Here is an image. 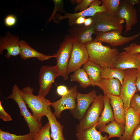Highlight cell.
Listing matches in <instances>:
<instances>
[{
    "instance_id": "6da1fadb",
    "label": "cell",
    "mask_w": 140,
    "mask_h": 140,
    "mask_svg": "<svg viewBox=\"0 0 140 140\" xmlns=\"http://www.w3.org/2000/svg\"><path fill=\"white\" fill-rule=\"evenodd\" d=\"M89 55V60L102 68L113 67L119 53L115 48L102 45L93 41L85 45Z\"/></svg>"
},
{
    "instance_id": "7a4b0ae2",
    "label": "cell",
    "mask_w": 140,
    "mask_h": 140,
    "mask_svg": "<svg viewBox=\"0 0 140 140\" xmlns=\"http://www.w3.org/2000/svg\"><path fill=\"white\" fill-rule=\"evenodd\" d=\"M24 102L32 112V115L39 122L41 123L42 117L46 116L51 102L45 98H42L33 94V88L28 86L21 90Z\"/></svg>"
},
{
    "instance_id": "3957f363",
    "label": "cell",
    "mask_w": 140,
    "mask_h": 140,
    "mask_svg": "<svg viewBox=\"0 0 140 140\" xmlns=\"http://www.w3.org/2000/svg\"><path fill=\"white\" fill-rule=\"evenodd\" d=\"M104 106L103 96L97 95L83 118L76 127V132H82L97 124Z\"/></svg>"
},
{
    "instance_id": "277c9868",
    "label": "cell",
    "mask_w": 140,
    "mask_h": 140,
    "mask_svg": "<svg viewBox=\"0 0 140 140\" xmlns=\"http://www.w3.org/2000/svg\"><path fill=\"white\" fill-rule=\"evenodd\" d=\"M12 99L17 103L20 109V115L22 116L29 128L30 133L36 134L42 127L41 123L38 122L29 112L23 98L21 90L16 84L12 88V94L5 99Z\"/></svg>"
},
{
    "instance_id": "5b68a950",
    "label": "cell",
    "mask_w": 140,
    "mask_h": 140,
    "mask_svg": "<svg viewBox=\"0 0 140 140\" xmlns=\"http://www.w3.org/2000/svg\"><path fill=\"white\" fill-rule=\"evenodd\" d=\"M74 41L70 36L66 37L60 45L56 53L53 55L56 59V66L59 76H62L65 80L68 78V67Z\"/></svg>"
},
{
    "instance_id": "8992f818",
    "label": "cell",
    "mask_w": 140,
    "mask_h": 140,
    "mask_svg": "<svg viewBox=\"0 0 140 140\" xmlns=\"http://www.w3.org/2000/svg\"><path fill=\"white\" fill-rule=\"evenodd\" d=\"M95 32H105L113 30L122 31L124 20L107 12L96 13L92 17Z\"/></svg>"
},
{
    "instance_id": "52a82bcc",
    "label": "cell",
    "mask_w": 140,
    "mask_h": 140,
    "mask_svg": "<svg viewBox=\"0 0 140 140\" xmlns=\"http://www.w3.org/2000/svg\"><path fill=\"white\" fill-rule=\"evenodd\" d=\"M137 69H131L125 70V75L119 95L122 100L124 107L127 109L130 107L132 99L137 89L136 85Z\"/></svg>"
},
{
    "instance_id": "ba28073f",
    "label": "cell",
    "mask_w": 140,
    "mask_h": 140,
    "mask_svg": "<svg viewBox=\"0 0 140 140\" xmlns=\"http://www.w3.org/2000/svg\"><path fill=\"white\" fill-rule=\"evenodd\" d=\"M89 59L85 45L78 41L74 40L68 67L69 74L80 68Z\"/></svg>"
},
{
    "instance_id": "9c48e42d",
    "label": "cell",
    "mask_w": 140,
    "mask_h": 140,
    "mask_svg": "<svg viewBox=\"0 0 140 140\" xmlns=\"http://www.w3.org/2000/svg\"><path fill=\"white\" fill-rule=\"evenodd\" d=\"M59 76L56 66H43L39 72V89L38 96L45 98L49 92L55 79Z\"/></svg>"
},
{
    "instance_id": "30bf717a",
    "label": "cell",
    "mask_w": 140,
    "mask_h": 140,
    "mask_svg": "<svg viewBox=\"0 0 140 140\" xmlns=\"http://www.w3.org/2000/svg\"><path fill=\"white\" fill-rule=\"evenodd\" d=\"M122 31L114 30L105 32H95L94 41L108 44L115 47L122 45L132 41L140 35V32L133 36L125 37L121 35Z\"/></svg>"
},
{
    "instance_id": "8fae6325",
    "label": "cell",
    "mask_w": 140,
    "mask_h": 140,
    "mask_svg": "<svg viewBox=\"0 0 140 140\" xmlns=\"http://www.w3.org/2000/svg\"><path fill=\"white\" fill-rule=\"evenodd\" d=\"M78 93L77 87L75 86L71 87L68 93L62 96L60 99L55 102H51L50 106L54 109L53 113L57 118L60 117L61 113L63 111L67 109L72 111L75 108Z\"/></svg>"
},
{
    "instance_id": "7c38bea8",
    "label": "cell",
    "mask_w": 140,
    "mask_h": 140,
    "mask_svg": "<svg viewBox=\"0 0 140 140\" xmlns=\"http://www.w3.org/2000/svg\"><path fill=\"white\" fill-rule=\"evenodd\" d=\"M101 3V2L99 0H94L90 6L83 11L76 13H69L65 12L63 16L59 13L57 14L55 19V18H57L60 21L65 19L68 18L70 23L75 24L76 20L79 17H92L97 13L107 12L105 5L102 3V5H100Z\"/></svg>"
},
{
    "instance_id": "4fadbf2b",
    "label": "cell",
    "mask_w": 140,
    "mask_h": 140,
    "mask_svg": "<svg viewBox=\"0 0 140 140\" xmlns=\"http://www.w3.org/2000/svg\"><path fill=\"white\" fill-rule=\"evenodd\" d=\"M116 16L125 21V29L124 35L137 22V10L134 5L130 4L127 0L121 1Z\"/></svg>"
},
{
    "instance_id": "5bb4252c",
    "label": "cell",
    "mask_w": 140,
    "mask_h": 140,
    "mask_svg": "<svg viewBox=\"0 0 140 140\" xmlns=\"http://www.w3.org/2000/svg\"><path fill=\"white\" fill-rule=\"evenodd\" d=\"M96 92L93 90L86 94L78 92L76 97L77 103L75 108L70 111L74 117L79 121L83 118L90 104L96 96Z\"/></svg>"
},
{
    "instance_id": "9a60e30c",
    "label": "cell",
    "mask_w": 140,
    "mask_h": 140,
    "mask_svg": "<svg viewBox=\"0 0 140 140\" xmlns=\"http://www.w3.org/2000/svg\"><path fill=\"white\" fill-rule=\"evenodd\" d=\"M113 67L124 70L140 69V53L124 51L119 53Z\"/></svg>"
},
{
    "instance_id": "2e32d148",
    "label": "cell",
    "mask_w": 140,
    "mask_h": 140,
    "mask_svg": "<svg viewBox=\"0 0 140 140\" xmlns=\"http://www.w3.org/2000/svg\"><path fill=\"white\" fill-rule=\"evenodd\" d=\"M19 42L18 36L8 33L5 36L0 38V54H3V51L5 49L7 53L5 56L8 58H10L11 56H16L19 55Z\"/></svg>"
},
{
    "instance_id": "e0dca14e",
    "label": "cell",
    "mask_w": 140,
    "mask_h": 140,
    "mask_svg": "<svg viewBox=\"0 0 140 140\" xmlns=\"http://www.w3.org/2000/svg\"><path fill=\"white\" fill-rule=\"evenodd\" d=\"M140 123L139 115L131 107L126 109L124 134L118 140H130L135 129Z\"/></svg>"
},
{
    "instance_id": "ac0fdd59",
    "label": "cell",
    "mask_w": 140,
    "mask_h": 140,
    "mask_svg": "<svg viewBox=\"0 0 140 140\" xmlns=\"http://www.w3.org/2000/svg\"><path fill=\"white\" fill-rule=\"evenodd\" d=\"M107 95L110 100L115 120L124 126L126 109L122 100L119 96L110 94Z\"/></svg>"
},
{
    "instance_id": "d6986e66",
    "label": "cell",
    "mask_w": 140,
    "mask_h": 140,
    "mask_svg": "<svg viewBox=\"0 0 140 140\" xmlns=\"http://www.w3.org/2000/svg\"><path fill=\"white\" fill-rule=\"evenodd\" d=\"M19 46V55L21 58L24 60L30 58H36L43 61L54 57L53 55H46L37 52L24 40L20 41Z\"/></svg>"
},
{
    "instance_id": "ffe728a7",
    "label": "cell",
    "mask_w": 140,
    "mask_h": 140,
    "mask_svg": "<svg viewBox=\"0 0 140 140\" xmlns=\"http://www.w3.org/2000/svg\"><path fill=\"white\" fill-rule=\"evenodd\" d=\"M51 127V137L53 140H66L63 132V126L57 119V117L52 112L50 106L48 107L46 115Z\"/></svg>"
},
{
    "instance_id": "44dd1931",
    "label": "cell",
    "mask_w": 140,
    "mask_h": 140,
    "mask_svg": "<svg viewBox=\"0 0 140 140\" xmlns=\"http://www.w3.org/2000/svg\"><path fill=\"white\" fill-rule=\"evenodd\" d=\"M97 86L103 90L104 95L119 96L121 85L116 79H101Z\"/></svg>"
},
{
    "instance_id": "7402d4cb",
    "label": "cell",
    "mask_w": 140,
    "mask_h": 140,
    "mask_svg": "<svg viewBox=\"0 0 140 140\" xmlns=\"http://www.w3.org/2000/svg\"><path fill=\"white\" fill-rule=\"evenodd\" d=\"M104 106L101 115L99 118L96 129H99L107 124L115 120L113 110L110 100L107 95H103Z\"/></svg>"
},
{
    "instance_id": "603a6c76",
    "label": "cell",
    "mask_w": 140,
    "mask_h": 140,
    "mask_svg": "<svg viewBox=\"0 0 140 140\" xmlns=\"http://www.w3.org/2000/svg\"><path fill=\"white\" fill-rule=\"evenodd\" d=\"M82 66L89 79L91 85L97 86L101 79L102 68L89 60Z\"/></svg>"
},
{
    "instance_id": "cb8c5ba5",
    "label": "cell",
    "mask_w": 140,
    "mask_h": 140,
    "mask_svg": "<svg viewBox=\"0 0 140 140\" xmlns=\"http://www.w3.org/2000/svg\"><path fill=\"white\" fill-rule=\"evenodd\" d=\"M95 32L94 25L93 23L90 26H85L79 29L77 32L70 36L74 40L78 41L84 44L94 40L92 35Z\"/></svg>"
},
{
    "instance_id": "d4e9b609",
    "label": "cell",
    "mask_w": 140,
    "mask_h": 140,
    "mask_svg": "<svg viewBox=\"0 0 140 140\" xmlns=\"http://www.w3.org/2000/svg\"><path fill=\"white\" fill-rule=\"evenodd\" d=\"M99 130L101 132L108 134L109 139L114 137L120 138L124 134L125 127L114 120L99 129Z\"/></svg>"
},
{
    "instance_id": "484cf974",
    "label": "cell",
    "mask_w": 140,
    "mask_h": 140,
    "mask_svg": "<svg viewBox=\"0 0 140 140\" xmlns=\"http://www.w3.org/2000/svg\"><path fill=\"white\" fill-rule=\"evenodd\" d=\"M96 125L84 131L76 132L77 140H109L107 135L103 136L101 132L96 130Z\"/></svg>"
},
{
    "instance_id": "4316f807",
    "label": "cell",
    "mask_w": 140,
    "mask_h": 140,
    "mask_svg": "<svg viewBox=\"0 0 140 140\" xmlns=\"http://www.w3.org/2000/svg\"><path fill=\"white\" fill-rule=\"evenodd\" d=\"M125 70L114 67L102 68L101 79L115 78L118 80L122 85Z\"/></svg>"
},
{
    "instance_id": "83f0119b",
    "label": "cell",
    "mask_w": 140,
    "mask_h": 140,
    "mask_svg": "<svg viewBox=\"0 0 140 140\" xmlns=\"http://www.w3.org/2000/svg\"><path fill=\"white\" fill-rule=\"evenodd\" d=\"M70 77L71 81L78 82L80 86L83 88L91 85L89 79L83 68H80L75 71L70 75Z\"/></svg>"
},
{
    "instance_id": "f1b7e54d",
    "label": "cell",
    "mask_w": 140,
    "mask_h": 140,
    "mask_svg": "<svg viewBox=\"0 0 140 140\" xmlns=\"http://www.w3.org/2000/svg\"><path fill=\"white\" fill-rule=\"evenodd\" d=\"M35 134L30 133L24 135H17L0 129V140H33Z\"/></svg>"
},
{
    "instance_id": "f546056e",
    "label": "cell",
    "mask_w": 140,
    "mask_h": 140,
    "mask_svg": "<svg viewBox=\"0 0 140 140\" xmlns=\"http://www.w3.org/2000/svg\"><path fill=\"white\" fill-rule=\"evenodd\" d=\"M105 5L107 12L113 16H116L121 1L120 0H102Z\"/></svg>"
},
{
    "instance_id": "4dcf8cb0",
    "label": "cell",
    "mask_w": 140,
    "mask_h": 140,
    "mask_svg": "<svg viewBox=\"0 0 140 140\" xmlns=\"http://www.w3.org/2000/svg\"><path fill=\"white\" fill-rule=\"evenodd\" d=\"M50 124L48 122L36 134L33 140H51L50 130Z\"/></svg>"
},
{
    "instance_id": "1f68e13d",
    "label": "cell",
    "mask_w": 140,
    "mask_h": 140,
    "mask_svg": "<svg viewBox=\"0 0 140 140\" xmlns=\"http://www.w3.org/2000/svg\"><path fill=\"white\" fill-rule=\"evenodd\" d=\"M130 107L138 114H140V95L135 94L134 95L130 103Z\"/></svg>"
},
{
    "instance_id": "d6a6232c",
    "label": "cell",
    "mask_w": 140,
    "mask_h": 140,
    "mask_svg": "<svg viewBox=\"0 0 140 140\" xmlns=\"http://www.w3.org/2000/svg\"><path fill=\"white\" fill-rule=\"evenodd\" d=\"M94 0H83L76 5L74 9V10L77 12L79 10V12L83 11L87 9L90 5Z\"/></svg>"
},
{
    "instance_id": "836d02e7",
    "label": "cell",
    "mask_w": 140,
    "mask_h": 140,
    "mask_svg": "<svg viewBox=\"0 0 140 140\" xmlns=\"http://www.w3.org/2000/svg\"><path fill=\"white\" fill-rule=\"evenodd\" d=\"M53 1L54 3L55 7L52 14L48 19V23L53 20H55V16L56 12L59 11L63 6V1L62 0H53Z\"/></svg>"
},
{
    "instance_id": "e575fe53",
    "label": "cell",
    "mask_w": 140,
    "mask_h": 140,
    "mask_svg": "<svg viewBox=\"0 0 140 140\" xmlns=\"http://www.w3.org/2000/svg\"><path fill=\"white\" fill-rule=\"evenodd\" d=\"M16 16L13 14L7 15L5 18L4 20L5 25L8 27H11L15 25L17 22Z\"/></svg>"
},
{
    "instance_id": "d590c367",
    "label": "cell",
    "mask_w": 140,
    "mask_h": 140,
    "mask_svg": "<svg viewBox=\"0 0 140 140\" xmlns=\"http://www.w3.org/2000/svg\"><path fill=\"white\" fill-rule=\"evenodd\" d=\"M123 50L131 53H140V45L135 43H132L129 46L124 47Z\"/></svg>"
},
{
    "instance_id": "8d00e7d4",
    "label": "cell",
    "mask_w": 140,
    "mask_h": 140,
    "mask_svg": "<svg viewBox=\"0 0 140 140\" xmlns=\"http://www.w3.org/2000/svg\"><path fill=\"white\" fill-rule=\"evenodd\" d=\"M0 118L4 121H11L12 118L11 116L5 110L0 101Z\"/></svg>"
},
{
    "instance_id": "74e56055",
    "label": "cell",
    "mask_w": 140,
    "mask_h": 140,
    "mask_svg": "<svg viewBox=\"0 0 140 140\" xmlns=\"http://www.w3.org/2000/svg\"><path fill=\"white\" fill-rule=\"evenodd\" d=\"M69 89L64 85H60L57 87V92L58 94L61 97L67 94L69 92Z\"/></svg>"
},
{
    "instance_id": "f35d334b",
    "label": "cell",
    "mask_w": 140,
    "mask_h": 140,
    "mask_svg": "<svg viewBox=\"0 0 140 140\" xmlns=\"http://www.w3.org/2000/svg\"><path fill=\"white\" fill-rule=\"evenodd\" d=\"M130 140H140V123L135 129Z\"/></svg>"
},
{
    "instance_id": "ab89813d",
    "label": "cell",
    "mask_w": 140,
    "mask_h": 140,
    "mask_svg": "<svg viewBox=\"0 0 140 140\" xmlns=\"http://www.w3.org/2000/svg\"><path fill=\"white\" fill-rule=\"evenodd\" d=\"M136 85L137 90L140 91V69H137L136 74Z\"/></svg>"
},
{
    "instance_id": "60d3db41",
    "label": "cell",
    "mask_w": 140,
    "mask_h": 140,
    "mask_svg": "<svg viewBox=\"0 0 140 140\" xmlns=\"http://www.w3.org/2000/svg\"><path fill=\"white\" fill-rule=\"evenodd\" d=\"M93 19L92 17H89L85 19L84 23V25L88 26L90 25L93 23Z\"/></svg>"
},
{
    "instance_id": "b9f144b4",
    "label": "cell",
    "mask_w": 140,
    "mask_h": 140,
    "mask_svg": "<svg viewBox=\"0 0 140 140\" xmlns=\"http://www.w3.org/2000/svg\"><path fill=\"white\" fill-rule=\"evenodd\" d=\"M86 18L83 17H80L78 18L76 20L75 24L81 25L84 23Z\"/></svg>"
},
{
    "instance_id": "7bdbcfd3",
    "label": "cell",
    "mask_w": 140,
    "mask_h": 140,
    "mask_svg": "<svg viewBox=\"0 0 140 140\" xmlns=\"http://www.w3.org/2000/svg\"><path fill=\"white\" fill-rule=\"evenodd\" d=\"M128 2L131 5H134L136 4H139L140 3L139 0H127Z\"/></svg>"
},
{
    "instance_id": "ee69618b",
    "label": "cell",
    "mask_w": 140,
    "mask_h": 140,
    "mask_svg": "<svg viewBox=\"0 0 140 140\" xmlns=\"http://www.w3.org/2000/svg\"><path fill=\"white\" fill-rule=\"evenodd\" d=\"M139 118L140 121V114L139 115Z\"/></svg>"
},
{
    "instance_id": "f6af8a7d",
    "label": "cell",
    "mask_w": 140,
    "mask_h": 140,
    "mask_svg": "<svg viewBox=\"0 0 140 140\" xmlns=\"http://www.w3.org/2000/svg\"><path fill=\"white\" fill-rule=\"evenodd\" d=\"M139 11H140V7L139 9Z\"/></svg>"
}]
</instances>
